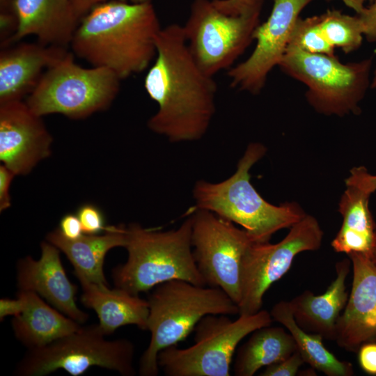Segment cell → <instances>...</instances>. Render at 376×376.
<instances>
[{"label":"cell","instance_id":"d590c367","mask_svg":"<svg viewBox=\"0 0 376 376\" xmlns=\"http://www.w3.org/2000/svg\"><path fill=\"white\" fill-rule=\"evenodd\" d=\"M24 306L22 295L18 292L16 299L3 298L0 299V319L2 321L6 316H17Z\"/></svg>","mask_w":376,"mask_h":376},{"label":"cell","instance_id":"9c48e42d","mask_svg":"<svg viewBox=\"0 0 376 376\" xmlns=\"http://www.w3.org/2000/svg\"><path fill=\"white\" fill-rule=\"evenodd\" d=\"M98 324L80 326L74 332L45 346L28 349L14 375L44 376L63 369L72 376L93 366L134 376V346L126 338L106 339Z\"/></svg>","mask_w":376,"mask_h":376},{"label":"cell","instance_id":"6da1fadb","mask_svg":"<svg viewBox=\"0 0 376 376\" xmlns=\"http://www.w3.org/2000/svg\"><path fill=\"white\" fill-rule=\"evenodd\" d=\"M143 86L158 106L148 121L151 131L171 143L203 137L216 111L217 85L194 60L182 25L171 24L159 32Z\"/></svg>","mask_w":376,"mask_h":376},{"label":"cell","instance_id":"f546056e","mask_svg":"<svg viewBox=\"0 0 376 376\" xmlns=\"http://www.w3.org/2000/svg\"><path fill=\"white\" fill-rule=\"evenodd\" d=\"M304 363H305L304 359L297 350L287 359L267 366L260 375L295 376Z\"/></svg>","mask_w":376,"mask_h":376},{"label":"cell","instance_id":"2e32d148","mask_svg":"<svg viewBox=\"0 0 376 376\" xmlns=\"http://www.w3.org/2000/svg\"><path fill=\"white\" fill-rule=\"evenodd\" d=\"M40 249L38 260L28 256L17 262L18 290L34 292L66 316L85 323L89 315L77 304L78 287L66 274L60 250L47 240L41 243Z\"/></svg>","mask_w":376,"mask_h":376},{"label":"cell","instance_id":"d4e9b609","mask_svg":"<svg viewBox=\"0 0 376 376\" xmlns=\"http://www.w3.org/2000/svg\"><path fill=\"white\" fill-rule=\"evenodd\" d=\"M274 321L281 324L290 333L305 363L327 376H352L351 363L338 359L322 343L323 338L302 329L295 322L288 301L275 304L270 311Z\"/></svg>","mask_w":376,"mask_h":376},{"label":"cell","instance_id":"83f0119b","mask_svg":"<svg viewBox=\"0 0 376 376\" xmlns=\"http://www.w3.org/2000/svg\"><path fill=\"white\" fill-rule=\"evenodd\" d=\"M77 215L81 222L84 234L98 235L107 229L102 211L94 205H81L78 209Z\"/></svg>","mask_w":376,"mask_h":376},{"label":"cell","instance_id":"30bf717a","mask_svg":"<svg viewBox=\"0 0 376 376\" xmlns=\"http://www.w3.org/2000/svg\"><path fill=\"white\" fill-rule=\"evenodd\" d=\"M260 15H230L219 10L212 0H194L182 28L189 49L201 70L214 77L233 67L253 40Z\"/></svg>","mask_w":376,"mask_h":376},{"label":"cell","instance_id":"7c38bea8","mask_svg":"<svg viewBox=\"0 0 376 376\" xmlns=\"http://www.w3.org/2000/svg\"><path fill=\"white\" fill-rule=\"evenodd\" d=\"M191 218L193 254L206 285L221 289L237 305L242 260L253 241L243 228L211 211L196 208Z\"/></svg>","mask_w":376,"mask_h":376},{"label":"cell","instance_id":"d6986e66","mask_svg":"<svg viewBox=\"0 0 376 376\" xmlns=\"http://www.w3.org/2000/svg\"><path fill=\"white\" fill-rule=\"evenodd\" d=\"M350 265L347 258L336 263V278L323 294L305 290L288 301L293 318L302 329L335 341L337 321L349 297L345 281Z\"/></svg>","mask_w":376,"mask_h":376},{"label":"cell","instance_id":"3957f363","mask_svg":"<svg viewBox=\"0 0 376 376\" xmlns=\"http://www.w3.org/2000/svg\"><path fill=\"white\" fill-rule=\"evenodd\" d=\"M266 151L260 143H249L231 176L219 182L198 180L193 188L196 208L240 225L254 242H269L276 232L290 228L306 214L295 202L269 203L252 185L250 170Z\"/></svg>","mask_w":376,"mask_h":376},{"label":"cell","instance_id":"277c9868","mask_svg":"<svg viewBox=\"0 0 376 376\" xmlns=\"http://www.w3.org/2000/svg\"><path fill=\"white\" fill-rule=\"evenodd\" d=\"M191 225L189 217L178 228L166 231L137 223L127 226L125 248L128 257L112 269L115 286L139 295L175 279L207 285L194 257Z\"/></svg>","mask_w":376,"mask_h":376},{"label":"cell","instance_id":"603a6c76","mask_svg":"<svg viewBox=\"0 0 376 376\" xmlns=\"http://www.w3.org/2000/svg\"><path fill=\"white\" fill-rule=\"evenodd\" d=\"M24 299L20 314L12 320L16 338L28 349L38 348L67 336L80 324L43 301L32 291L18 290Z\"/></svg>","mask_w":376,"mask_h":376},{"label":"cell","instance_id":"f1b7e54d","mask_svg":"<svg viewBox=\"0 0 376 376\" xmlns=\"http://www.w3.org/2000/svg\"><path fill=\"white\" fill-rule=\"evenodd\" d=\"M222 13L230 15H260L263 0H212Z\"/></svg>","mask_w":376,"mask_h":376},{"label":"cell","instance_id":"b9f144b4","mask_svg":"<svg viewBox=\"0 0 376 376\" xmlns=\"http://www.w3.org/2000/svg\"><path fill=\"white\" fill-rule=\"evenodd\" d=\"M120 1H129L132 3H141V2H145L150 0H120Z\"/></svg>","mask_w":376,"mask_h":376},{"label":"cell","instance_id":"5b68a950","mask_svg":"<svg viewBox=\"0 0 376 376\" xmlns=\"http://www.w3.org/2000/svg\"><path fill=\"white\" fill-rule=\"evenodd\" d=\"M150 340L142 354L139 373L156 376L159 352L184 340L207 315H239V308L221 289L171 280L154 287L147 299Z\"/></svg>","mask_w":376,"mask_h":376},{"label":"cell","instance_id":"74e56055","mask_svg":"<svg viewBox=\"0 0 376 376\" xmlns=\"http://www.w3.org/2000/svg\"><path fill=\"white\" fill-rule=\"evenodd\" d=\"M327 1H331V0H327ZM340 1H342L344 3V4H345L347 7L354 10L357 13V15L361 13L366 8L364 6V3L366 0H340Z\"/></svg>","mask_w":376,"mask_h":376},{"label":"cell","instance_id":"cb8c5ba5","mask_svg":"<svg viewBox=\"0 0 376 376\" xmlns=\"http://www.w3.org/2000/svg\"><path fill=\"white\" fill-rule=\"evenodd\" d=\"M297 350L293 337L283 327H261L251 333L237 350L234 375L252 376L261 368L281 361Z\"/></svg>","mask_w":376,"mask_h":376},{"label":"cell","instance_id":"9a60e30c","mask_svg":"<svg viewBox=\"0 0 376 376\" xmlns=\"http://www.w3.org/2000/svg\"><path fill=\"white\" fill-rule=\"evenodd\" d=\"M352 268L350 294L336 324V343L357 352L363 343L376 341V265L369 256L348 255Z\"/></svg>","mask_w":376,"mask_h":376},{"label":"cell","instance_id":"e575fe53","mask_svg":"<svg viewBox=\"0 0 376 376\" xmlns=\"http://www.w3.org/2000/svg\"><path fill=\"white\" fill-rule=\"evenodd\" d=\"M58 230L63 236L69 240H75L84 235L79 217L72 214L62 217Z\"/></svg>","mask_w":376,"mask_h":376},{"label":"cell","instance_id":"4fadbf2b","mask_svg":"<svg viewBox=\"0 0 376 376\" xmlns=\"http://www.w3.org/2000/svg\"><path fill=\"white\" fill-rule=\"evenodd\" d=\"M272 1L267 19L254 30L253 51L246 60L228 70L231 87L253 95L261 92L270 72L279 66L300 13L313 0Z\"/></svg>","mask_w":376,"mask_h":376},{"label":"cell","instance_id":"7bdbcfd3","mask_svg":"<svg viewBox=\"0 0 376 376\" xmlns=\"http://www.w3.org/2000/svg\"><path fill=\"white\" fill-rule=\"evenodd\" d=\"M370 2L373 1L374 0H369Z\"/></svg>","mask_w":376,"mask_h":376},{"label":"cell","instance_id":"44dd1931","mask_svg":"<svg viewBox=\"0 0 376 376\" xmlns=\"http://www.w3.org/2000/svg\"><path fill=\"white\" fill-rule=\"evenodd\" d=\"M46 240L65 253L74 267L75 275L108 285L104 272V258L113 248L125 247L126 226H109L104 234H84L75 240L65 238L57 228L47 235Z\"/></svg>","mask_w":376,"mask_h":376},{"label":"cell","instance_id":"836d02e7","mask_svg":"<svg viewBox=\"0 0 376 376\" xmlns=\"http://www.w3.org/2000/svg\"><path fill=\"white\" fill-rule=\"evenodd\" d=\"M16 175L5 165L0 166V211L3 212L11 205L10 187Z\"/></svg>","mask_w":376,"mask_h":376},{"label":"cell","instance_id":"4316f807","mask_svg":"<svg viewBox=\"0 0 376 376\" xmlns=\"http://www.w3.org/2000/svg\"><path fill=\"white\" fill-rule=\"evenodd\" d=\"M287 48L311 54L335 55V48L327 41L321 29L319 15L297 19Z\"/></svg>","mask_w":376,"mask_h":376},{"label":"cell","instance_id":"1f68e13d","mask_svg":"<svg viewBox=\"0 0 376 376\" xmlns=\"http://www.w3.org/2000/svg\"><path fill=\"white\" fill-rule=\"evenodd\" d=\"M361 22L363 36L370 42H376V0L357 15Z\"/></svg>","mask_w":376,"mask_h":376},{"label":"cell","instance_id":"ba28073f","mask_svg":"<svg viewBox=\"0 0 376 376\" xmlns=\"http://www.w3.org/2000/svg\"><path fill=\"white\" fill-rule=\"evenodd\" d=\"M273 321L270 312L263 309L251 315H239L235 320L227 315H207L194 329L192 345H173L159 352V368L168 376H229L240 342Z\"/></svg>","mask_w":376,"mask_h":376},{"label":"cell","instance_id":"7a4b0ae2","mask_svg":"<svg viewBox=\"0 0 376 376\" xmlns=\"http://www.w3.org/2000/svg\"><path fill=\"white\" fill-rule=\"evenodd\" d=\"M161 29L151 1L107 0L81 18L70 46L77 56L111 70L122 80L152 63Z\"/></svg>","mask_w":376,"mask_h":376},{"label":"cell","instance_id":"d6a6232c","mask_svg":"<svg viewBox=\"0 0 376 376\" xmlns=\"http://www.w3.org/2000/svg\"><path fill=\"white\" fill-rule=\"evenodd\" d=\"M345 180L359 185L370 194L376 191V175L370 173L363 166L354 167Z\"/></svg>","mask_w":376,"mask_h":376},{"label":"cell","instance_id":"484cf974","mask_svg":"<svg viewBox=\"0 0 376 376\" xmlns=\"http://www.w3.org/2000/svg\"><path fill=\"white\" fill-rule=\"evenodd\" d=\"M319 19L324 36L334 48L349 54L361 45L363 30L357 15L352 16L332 9L320 15Z\"/></svg>","mask_w":376,"mask_h":376},{"label":"cell","instance_id":"ac0fdd59","mask_svg":"<svg viewBox=\"0 0 376 376\" xmlns=\"http://www.w3.org/2000/svg\"><path fill=\"white\" fill-rule=\"evenodd\" d=\"M65 47L21 42L0 52V104L22 100L44 72L67 54Z\"/></svg>","mask_w":376,"mask_h":376},{"label":"cell","instance_id":"ab89813d","mask_svg":"<svg viewBox=\"0 0 376 376\" xmlns=\"http://www.w3.org/2000/svg\"><path fill=\"white\" fill-rule=\"evenodd\" d=\"M370 258L372 260V261L376 265V232H375V243H374V246H373Z\"/></svg>","mask_w":376,"mask_h":376},{"label":"cell","instance_id":"8fae6325","mask_svg":"<svg viewBox=\"0 0 376 376\" xmlns=\"http://www.w3.org/2000/svg\"><path fill=\"white\" fill-rule=\"evenodd\" d=\"M323 235L318 220L306 214L280 242H252L241 264L239 315L260 311L263 297L270 286L287 273L297 255L318 250Z\"/></svg>","mask_w":376,"mask_h":376},{"label":"cell","instance_id":"7402d4cb","mask_svg":"<svg viewBox=\"0 0 376 376\" xmlns=\"http://www.w3.org/2000/svg\"><path fill=\"white\" fill-rule=\"evenodd\" d=\"M346 189L338 204L343 222L331 245L337 253L370 256L376 226L369 207L372 194L359 185L345 180Z\"/></svg>","mask_w":376,"mask_h":376},{"label":"cell","instance_id":"e0dca14e","mask_svg":"<svg viewBox=\"0 0 376 376\" xmlns=\"http://www.w3.org/2000/svg\"><path fill=\"white\" fill-rule=\"evenodd\" d=\"M12 8L17 28L2 48L28 36L43 45L67 48L81 19L70 0H13Z\"/></svg>","mask_w":376,"mask_h":376},{"label":"cell","instance_id":"8992f818","mask_svg":"<svg viewBox=\"0 0 376 376\" xmlns=\"http://www.w3.org/2000/svg\"><path fill=\"white\" fill-rule=\"evenodd\" d=\"M120 80L107 68L79 65L68 52L44 72L25 102L41 117L58 113L82 119L110 107Z\"/></svg>","mask_w":376,"mask_h":376},{"label":"cell","instance_id":"5bb4252c","mask_svg":"<svg viewBox=\"0 0 376 376\" xmlns=\"http://www.w3.org/2000/svg\"><path fill=\"white\" fill-rule=\"evenodd\" d=\"M52 141L42 117L26 102L0 104V160L16 175L29 173L48 157Z\"/></svg>","mask_w":376,"mask_h":376},{"label":"cell","instance_id":"60d3db41","mask_svg":"<svg viewBox=\"0 0 376 376\" xmlns=\"http://www.w3.org/2000/svg\"><path fill=\"white\" fill-rule=\"evenodd\" d=\"M370 87L373 88H376V69L374 72V76L371 81Z\"/></svg>","mask_w":376,"mask_h":376},{"label":"cell","instance_id":"4dcf8cb0","mask_svg":"<svg viewBox=\"0 0 376 376\" xmlns=\"http://www.w3.org/2000/svg\"><path fill=\"white\" fill-rule=\"evenodd\" d=\"M357 352L361 369L368 375H376V342L363 343Z\"/></svg>","mask_w":376,"mask_h":376},{"label":"cell","instance_id":"8d00e7d4","mask_svg":"<svg viewBox=\"0 0 376 376\" xmlns=\"http://www.w3.org/2000/svg\"><path fill=\"white\" fill-rule=\"evenodd\" d=\"M106 1L107 0H70L81 18L95 6Z\"/></svg>","mask_w":376,"mask_h":376},{"label":"cell","instance_id":"f35d334b","mask_svg":"<svg viewBox=\"0 0 376 376\" xmlns=\"http://www.w3.org/2000/svg\"><path fill=\"white\" fill-rule=\"evenodd\" d=\"M13 0H0V12L13 10Z\"/></svg>","mask_w":376,"mask_h":376},{"label":"cell","instance_id":"52a82bcc","mask_svg":"<svg viewBox=\"0 0 376 376\" xmlns=\"http://www.w3.org/2000/svg\"><path fill=\"white\" fill-rule=\"evenodd\" d=\"M373 59L343 63L334 56L287 48L279 67L307 86L306 99L318 113L343 116L361 112L370 86Z\"/></svg>","mask_w":376,"mask_h":376},{"label":"cell","instance_id":"ffe728a7","mask_svg":"<svg viewBox=\"0 0 376 376\" xmlns=\"http://www.w3.org/2000/svg\"><path fill=\"white\" fill-rule=\"evenodd\" d=\"M80 282L83 305L97 314L100 326L106 336L112 334L120 327L134 324L147 330L149 306L147 300L139 295L116 287L91 282L80 275H75Z\"/></svg>","mask_w":376,"mask_h":376}]
</instances>
